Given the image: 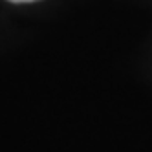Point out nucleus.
<instances>
[{"instance_id":"f257e3e1","label":"nucleus","mask_w":152,"mask_h":152,"mask_svg":"<svg viewBox=\"0 0 152 152\" xmlns=\"http://www.w3.org/2000/svg\"><path fill=\"white\" fill-rule=\"evenodd\" d=\"M9 2H15V4H24V2H37V0H9Z\"/></svg>"}]
</instances>
